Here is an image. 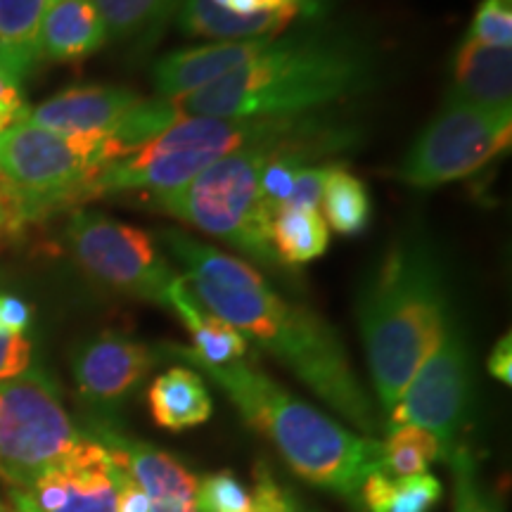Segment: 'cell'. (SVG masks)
<instances>
[{"label": "cell", "instance_id": "1", "mask_svg": "<svg viewBox=\"0 0 512 512\" xmlns=\"http://www.w3.org/2000/svg\"><path fill=\"white\" fill-rule=\"evenodd\" d=\"M159 245L185 268V283L204 309L278 358L363 437H375L380 420L373 399L328 320L275 292L249 261L195 240L183 230H162Z\"/></svg>", "mask_w": 512, "mask_h": 512}, {"label": "cell", "instance_id": "2", "mask_svg": "<svg viewBox=\"0 0 512 512\" xmlns=\"http://www.w3.org/2000/svg\"><path fill=\"white\" fill-rule=\"evenodd\" d=\"M380 79V57L351 31L278 36L256 60L211 86L171 100L181 117H309L366 95Z\"/></svg>", "mask_w": 512, "mask_h": 512}, {"label": "cell", "instance_id": "3", "mask_svg": "<svg viewBox=\"0 0 512 512\" xmlns=\"http://www.w3.org/2000/svg\"><path fill=\"white\" fill-rule=\"evenodd\" d=\"M159 354L181 358L192 370L209 377L233 401L242 420L264 434L299 477L339 496L356 512L363 510V484L370 475L382 472L380 439L347 430L245 361L207 366L176 344H164Z\"/></svg>", "mask_w": 512, "mask_h": 512}, {"label": "cell", "instance_id": "4", "mask_svg": "<svg viewBox=\"0 0 512 512\" xmlns=\"http://www.w3.org/2000/svg\"><path fill=\"white\" fill-rule=\"evenodd\" d=\"M356 318L377 399L389 413L451 325L444 261L430 242L403 238L387 249L358 294Z\"/></svg>", "mask_w": 512, "mask_h": 512}, {"label": "cell", "instance_id": "5", "mask_svg": "<svg viewBox=\"0 0 512 512\" xmlns=\"http://www.w3.org/2000/svg\"><path fill=\"white\" fill-rule=\"evenodd\" d=\"M278 150L306 152L318 157L337 152L332 143L294 140V143H254L221 157L181 190L155 197V207L174 219L188 223L209 238L223 240L247 259L268 271H280L271 242L268 223L259 200V178L268 157Z\"/></svg>", "mask_w": 512, "mask_h": 512}, {"label": "cell", "instance_id": "6", "mask_svg": "<svg viewBox=\"0 0 512 512\" xmlns=\"http://www.w3.org/2000/svg\"><path fill=\"white\" fill-rule=\"evenodd\" d=\"M110 162L107 138L62 136L29 121L0 131V183L10 192L22 226L91 200L95 178Z\"/></svg>", "mask_w": 512, "mask_h": 512}, {"label": "cell", "instance_id": "7", "mask_svg": "<svg viewBox=\"0 0 512 512\" xmlns=\"http://www.w3.org/2000/svg\"><path fill=\"white\" fill-rule=\"evenodd\" d=\"M83 437L46 373L31 368L0 382V479L8 489L34 482Z\"/></svg>", "mask_w": 512, "mask_h": 512}, {"label": "cell", "instance_id": "8", "mask_svg": "<svg viewBox=\"0 0 512 512\" xmlns=\"http://www.w3.org/2000/svg\"><path fill=\"white\" fill-rule=\"evenodd\" d=\"M512 110H482L446 100L399 166L401 183L418 190L463 181L510 147Z\"/></svg>", "mask_w": 512, "mask_h": 512}, {"label": "cell", "instance_id": "9", "mask_svg": "<svg viewBox=\"0 0 512 512\" xmlns=\"http://www.w3.org/2000/svg\"><path fill=\"white\" fill-rule=\"evenodd\" d=\"M67 238L76 264L100 285L140 302L169 306L178 273L155 235L100 211H76Z\"/></svg>", "mask_w": 512, "mask_h": 512}, {"label": "cell", "instance_id": "10", "mask_svg": "<svg viewBox=\"0 0 512 512\" xmlns=\"http://www.w3.org/2000/svg\"><path fill=\"white\" fill-rule=\"evenodd\" d=\"M472 406V366L465 335L451 323L418 373L403 389L389 411V427L415 425L432 432L441 446V460H448L465 432Z\"/></svg>", "mask_w": 512, "mask_h": 512}, {"label": "cell", "instance_id": "11", "mask_svg": "<svg viewBox=\"0 0 512 512\" xmlns=\"http://www.w3.org/2000/svg\"><path fill=\"white\" fill-rule=\"evenodd\" d=\"M8 501L3 512H117V463L86 432L41 477L19 489H8Z\"/></svg>", "mask_w": 512, "mask_h": 512}, {"label": "cell", "instance_id": "12", "mask_svg": "<svg viewBox=\"0 0 512 512\" xmlns=\"http://www.w3.org/2000/svg\"><path fill=\"white\" fill-rule=\"evenodd\" d=\"M162 358L159 349L105 330L81 344L72 356L76 392L91 406L107 408L128 399Z\"/></svg>", "mask_w": 512, "mask_h": 512}, {"label": "cell", "instance_id": "13", "mask_svg": "<svg viewBox=\"0 0 512 512\" xmlns=\"http://www.w3.org/2000/svg\"><path fill=\"white\" fill-rule=\"evenodd\" d=\"M107 448L114 463L136 479L150 498V512H200L197 489L200 479L162 448L126 437L105 422H93L86 430Z\"/></svg>", "mask_w": 512, "mask_h": 512}, {"label": "cell", "instance_id": "14", "mask_svg": "<svg viewBox=\"0 0 512 512\" xmlns=\"http://www.w3.org/2000/svg\"><path fill=\"white\" fill-rule=\"evenodd\" d=\"M143 95L119 86H79L43 100L27 112L29 124L62 136L107 138Z\"/></svg>", "mask_w": 512, "mask_h": 512}, {"label": "cell", "instance_id": "15", "mask_svg": "<svg viewBox=\"0 0 512 512\" xmlns=\"http://www.w3.org/2000/svg\"><path fill=\"white\" fill-rule=\"evenodd\" d=\"M273 38H252V41H216L209 46L176 50L157 60L152 69L157 98L176 100L211 86L223 76L238 72L256 60Z\"/></svg>", "mask_w": 512, "mask_h": 512}, {"label": "cell", "instance_id": "16", "mask_svg": "<svg viewBox=\"0 0 512 512\" xmlns=\"http://www.w3.org/2000/svg\"><path fill=\"white\" fill-rule=\"evenodd\" d=\"M446 100L482 110H512V50L482 46L465 36L453 55Z\"/></svg>", "mask_w": 512, "mask_h": 512}, {"label": "cell", "instance_id": "17", "mask_svg": "<svg viewBox=\"0 0 512 512\" xmlns=\"http://www.w3.org/2000/svg\"><path fill=\"white\" fill-rule=\"evenodd\" d=\"M302 5H285L278 10H259L238 15L211 0H183L176 22L185 36L214 38V41H252V38H278L302 17Z\"/></svg>", "mask_w": 512, "mask_h": 512}, {"label": "cell", "instance_id": "18", "mask_svg": "<svg viewBox=\"0 0 512 512\" xmlns=\"http://www.w3.org/2000/svg\"><path fill=\"white\" fill-rule=\"evenodd\" d=\"M110 41L105 22L91 0H55L46 8L38 34V57L48 62H79Z\"/></svg>", "mask_w": 512, "mask_h": 512}, {"label": "cell", "instance_id": "19", "mask_svg": "<svg viewBox=\"0 0 512 512\" xmlns=\"http://www.w3.org/2000/svg\"><path fill=\"white\" fill-rule=\"evenodd\" d=\"M166 309L174 311L188 328L192 347L185 349L197 361L207 363V366H228V363L242 361V356L247 354V337L240 330H235L233 325H228L226 320L204 309L200 299L192 294L188 283H185L183 275H178L176 283L171 285Z\"/></svg>", "mask_w": 512, "mask_h": 512}, {"label": "cell", "instance_id": "20", "mask_svg": "<svg viewBox=\"0 0 512 512\" xmlns=\"http://www.w3.org/2000/svg\"><path fill=\"white\" fill-rule=\"evenodd\" d=\"M152 420L171 432H183L211 418L214 403L197 370L176 366L157 375L147 389Z\"/></svg>", "mask_w": 512, "mask_h": 512}, {"label": "cell", "instance_id": "21", "mask_svg": "<svg viewBox=\"0 0 512 512\" xmlns=\"http://www.w3.org/2000/svg\"><path fill=\"white\" fill-rule=\"evenodd\" d=\"M48 0H0V69L17 86L34 72Z\"/></svg>", "mask_w": 512, "mask_h": 512}, {"label": "cell", "instance_id": "22", "mask_svg": "<svg viewBox=\"0 0 512 512\" xmlns=\"http://www.w3.org/2000/svg\"><path fill=\"white\" fill-rule=\"evenodd\" d=\"M268 242L280 268H299L328 252L330 228L318 209L280 207L268 223Z\"/></svg>", "mask_w": 512, "mask_h": 512}, {"label": "cell", "instance_id": "23", "mask_svg": "<svg viewBox=\"0 0 512 512\" xmlns=\"http://www.w3.org/2000/svg\"><path fill=\"white\" fill-rule=\"evenodd\" d=\"M112 41L152 43L183 0H91Z\"/></svg>", "mask_w": 512, "mask_h": 512}, {"label": "cell", "instance_id": "24", "mask_svg": "<svg viewBox=\"0 0 512 512\" xmlns=\"http://www.w3.org/2000/svg\"><path fill=\"white\" fill-rule=\"evenodd\" d=\"M444 486L437 477H387L375 472L361 491V505L368 512H432L441 501Z\"/></svg>", "mask_w": 512, "mask_h": 512}, {"label": "cell", "instance_id": "25", "mask_svg": "<svg viewBox=\"0 0 512 512\" xmlns=\"http://www.w3.org/2000/svg\"><path fill=\"white\" fill-rule=\"evenodd\" d=\"M320 204H323L320 216L339 235H361L373 219V202L366 183L342 164L332 166Z\"/></svg>", "mask_w": 512, "mask_h": 512}, {"label": "cell", "instance_id": "26", "mask_svg": "<svg viewBox=\"0 0 512 512\" xmlns=\"http://www.w3.org/2000/svg\"><path fill=\"white\" fill-rule=\"evenodd\" d=\"M382 444V472L387 477L427 475L441 460V446L432 432L415 425H396Z\"/></svg>", "mask_w": 512, "mask_h": 512}, {"label": "cell", "instance_id": "27", "mask_svg": "<svg viewBox=\"0 0 512 512\" xmlns=\"http://www.w3.org/2000/svg\"><path fill=\"white\" fill-rule=\"evenodd\" d=\"M453 472V512H501L494 496L479 482L477 460L465 444L446 460Z\"/></svg>", "mask_w": 512, "mask_h": 512}, {"label": "cell", "instance_id": "28", "mask_svg": "<svg viewBox=\"0 0 512 512\" xmlns=\"http://www.w3.org/2000/svg\"><path fill=\"white\" fill-rule=\"evenodd\" d=\"M197 508L200 512H254V498L252 491L226 470L200 479Z\"/></svg>", "mask_w": 512, "mask_h": 512}, {"label": "cell", "instance_id": "29", "mask_svg": "<svg viewBox=\"0 0 512 512\" xmlns=\"http://www.w3.org/2000/svg\"><path fill=\"white\" fill-rule=\"evenodd\" d=\"M467 36L491 48H512V5L510 0H482L470 22Z\"/></svg>", "mask_w": 512, "mask_h": 512}, {"label": "cell", "instance_id": "30", "mask_svg": "<svg viewBox=\"0 0 512 512\" xmlns=\"http://www.w3.org/2000/svg\"><path fill=\"white\" fill-rule=\"evenodd\" d=\"M252 498L254 512H313L292 489L280 484L266 467H259V472H256Z\"/></svg>", "mask_w": 512, "mask_h": 512}, {"label": "cell", "instance_id": "31", "mask_svg": "<svg viewBox=\"0 0 512 512\" xmlns=\"http://www.w3.org/2000/svg\"><path fill=\"white\" fill-rule=\"evenodd\" d=\"M335 166V164H332ZM332 166H304L294 176V185L285 207L292 209H318L320 197H323L325 181H328Z\"/></svg>", "mask_w": 512, "mask_h": 512}, {"label": "cell", "instance_id": "32", "mask_svg": "<svg viewBox=\"0 0 512 512\" xmlns=\"http://www.w3.org/2000/svg\"><path fill=\"white\" fill-rule=\"evenodd\" d=\"M34 368V342L29 335L0 332V382L24 375Z\"/></svg>", "mask_w": 512, "mask_h": 512}, {"label": "cell", "instance_id": "33", "mask_svg": "<svg viewBox=\"0 0 512 512\" xmlns=\"http://www.w3.org/2000/svg\"><path fill=\"white\" fill-rule=\"evenodd\" d=\"M34 311L22 297L0 292V332L5 335H29Z\"/></svg>", "mask_w": 512, "mask_h": 512}, {"label": "cell", "instance_id": "34", "mask_svg": "<svg viewBox=\"0 0 512 512\" xmlns=\"http://www.w3.org/2000/svg\"><path fill=\"white\" fill-rule=\"evenodd\" d=\"M27 112L19 86L0 69V131L27 119Z\"/></svg>", "mask_w": 512, "mask_h": 512}, {"label": "cell", "instance_id": "35", "mask_svg": "<svg viewBox=\"0 0 512 512\" xmlns=\"http://www.w3.org/2000/svg\"><path fill=\"white\" fill-rule=\"evenodd\" d=\"M117 512H150V498L136 479L117 465Z\"/></svg>", "mask_w": 512, "mask_h": 512}, {"label": "cell", "instance_id": "36", "mask_svg": "<svg viewBox=\"0 0 512 512\" xmlns=\"http://www.w3.org/2000/svg\"><path fill=\"white\" fill-rule=\"evenodd\" d=\"M489 373L496 377L498 382H503L505 387L512 384V337L505 335L496 342V347L491 349L489 361H486Z\"/></svg>", "mask_w": 512, "mask_h": 512}, {"label": "cell", "instance_id": "37", "mask_svg": "<svg viewBox=\"0 0 512 512\" xmlns=\"http://www.w3.org/2000/svg\"><path fill=\"white\" fill-rule=\"evenodd\" d=\"M261 8L266 10H278V8H285V5H302V8H309V0H259Z\"/></svg>", "mask_w": 512, "mask_h": 512}, {"label": "cell", "instance_id": "38", "mask_svg": "<svg viewBox=\"0 0 512 512\" xmlns=\"http://www.w3.org/2000/svg\"><path fill=\"white\" fill-rule=\"evenodd\" d=\"M211 3H216V5H221V8H223V5H226V0H211Z\"/></svg>", "mask_w": 512, "mask_h": 512}, {"label": "cell", "instance_id": "39", "mask_svg": "<svg viewBox=\"0 0 512 512\" xmlns=\"http://www.w3.org/2000/svg\"><path fill=\"white\" fill-rule=\"evenodd\" d=\"M50 3H55V0H48V5H50Z\"/></svg>", "mask_w": 512, "mask_h": 512}, {"label": "cell", "instance_id": "40", "mask_svg": "<svg viewBox=\"0 0 512 512\" xmlns=\"http://www.w3.org/2000/svg\"><path fill=\"white\" fill-rule=\"evenodd\" d=\"M0 512H3V508H0Z\"/></svg>", "mask_w": 512, "mask_h": 512}]
</instances>
